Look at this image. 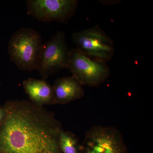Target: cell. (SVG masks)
I'll use <instances>...</instances> for the list:
<instances>
[{
	"instance_id": "cell-10",
	"label": "cell",
	"mask_w": 153,
	"mask_h": 153,
	"mask_svg": "<svg viewBox=\"0 0 153 153\" xmlns=\"http://www.w3.org/2000/svg\"><path fill=\"white\" fill-rule=\"evenodd\" d=\"M59 145L61 153H80L81 144L78 138L72 133L63 129L59 134Z\"/></svg>"
},
{
	"instance_id": "cell-2",
	"label": "cell",
	"mask_w": 153,
	"mask_h": 153,
	"mask_svg": "<svg viewBox=\"0 0 153 153\" xmlns=\"http://www.w3.org/2000/svg\"><path fill=\"white\" fill-rule=\"evenodd\" d=\"M44 43L38 31L22 28L10 38L8 52L11 60L23 71L37 70Z\"/></svg>"
},
{
	"instance_id": "cell-6",
	"label": "cell",
	"mask_w": 153,
	"mask_h": 153,
	"mask_svg": "<svg viewBox=\"0 0 153 153\" xmlns=\"http://www.w3.org/2000/svg\"><path fill=\"white\" fill-rule=\"evenodd\" d=\"M70 50L65 34L58 31L44 43L37 70L44 79L67 68Z\"/></svg>"
},
{
	"instance_id": "cell-11",
	"label": "cell",
	"mask_w": 153,
	"mask_h": 153,
	"mask_svg": "<svg viewBox=\"0 0 153 153\" xmlns=\"http://www.w3.org/2000/svg\"><path fill=\"white\" fill-rule=\"evenodd\" d=\"M6 116L5 108L4 105H0V125L4 120Z\"/></svg>"
},
{
	"instance_id": "cell-12",
	"label": "cell",
	"mask_w": 153,
	"mask_h": 153,
	"mask_svg": "<svg viewBox=\"0 0 153 153\" xmlns=\"http://www.w3.org/2000/svg\"></svg>"
},
{
	"instance_id": "cell-3",
	"label": "cell",
	"mask_w": 153,
	"mask_h": 153,
	"mask_svg": "<svg viewBox=\"0 0 153 153\" xmlns=\"http://www.w3.org/2000/svg\"><path fill=\"white\" fill-rule=\"evenodd\" d=\"M67 68L82 85L92 87L104 83L111 73L107 62L86 56L76 48L70 50Z\"/></svg>"
},
{
	"instance_id": "cell-4",
	"label": "cell",
	"mask_w": 153,
	"mask_h": 153,
	"mask_svg": "<svg viewBox=\"0 0 153 153\" xmlns=\"http://www.w3.org/2000/svg\"><path fill=\"white\" fill-rule=\"evenodd\" d=\"M72 38L76 49L91 58L107 62L114 55V41L98 25L75 32Z\"/></svg>"
},
{
	"instance_id": "cell-7",
	"label": "cell",
	"mask_w": 153,
	"mask_h": 153,
	"mask_svg": "<svg viewBox=\"0 0 153 153\" xmlns=\"http://www.w3.org/2000/svg\"><path fill=\"white\" fill-rule=\"evenodd\" d=\"M27 13L43 22L64 23L76 13L77 0H27Z\"/></svg>"
},
{
	"instance_id": "cell-9",
	"label": "cell",
	"mask_w": 153,
	"mask_h": 153,
	"mask_svg": "<svg viewBox=\"0 0 153 153\" xmlns=\"http://www.w3.org/2000/svg\"><path fill=\"white\" fill-rule=\"evenodd\" d=\"M82 86L72 76L56 79L52 86L55 104L66 105L82 98L85 94Z\"/></svg>"
},
{
	"instance_id": "cell-5",
	"label": "cell",
	"mask_w": 153,
	"mask_h": 153,
	"mask_svg": "<svg viewBox=\"0 0 153 153\" xmlns=\"http://www.w3.org/2000/svg\"><path fill=\"white\" fill-rule=\"evenodd\" d=\"M80 153H128L120 131L110 126H94L85 134Z\"/></svg>"
},
{
	"instance_id": "cell-1",
	"label": "cell",
	"mask_w": 153,
	"mask_h": 153,
	"mask_svg": "<svg viewBox=\"0 0 153 153\" xmlns=\"http://www.w3.org/2000/svg\"><path fill=\"white\" fill-rule=\"evenodd\" d=\"M0 125L1 153H61L59 136L63 129L54 114L26 100L4 105Z\"/></svg>"
},
{
	"instance_id": "cell-8",
	"label": "cell",
	"mask_w": 153,
	"mask_h": 153,
	"mask_svg": "<svg viewBox=\"0 0 153 153\" xmlns=\"http://www.w3.org/2000/svg\"><path fill=\"white\" fill-rule=\"evenodd\" d=\"M25 92L33 104L39 107L55 104L53 86L45 79L29 78L24 80Z\"/></svg>"
}]
</instances>
